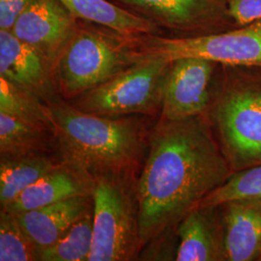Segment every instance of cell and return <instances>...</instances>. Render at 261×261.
<instances>
[{"label": "cell", "mask_w": 261, "mask_h": 261, "mask_svg": "<svg viewBox=\"0 0 261 261\" xmlns=\"http://www.w3.org/2000/svg\"><path fill=\"white\" fill-rule=\"evenodd\" d=\"M92 207L93 196H76L16 216L23 231L40 251L60 240Z\"/></svg>", "instance_id": "15"}, {"label": "cell", "mask_w": 261, "mask_h": 261, "mask_svg": "<svg viewBox=\"0 0 261 261\" xmlns=\"http://www.w3.org/2000/svg\"><path fill=\"white\" fill-rule=\"evenodd\" d=\"M261 196V166L234 172L210 193L199 206H215L241 197Z\"/></svg>", "instance_id": "22"}, {"label": "cell", "mask_w": 261, "mask_h": 261, "mask_svg": "<svg viewBox=\"0 0 261 261\" xmlns=\"http://www.w3.org/2000/svg\"><path fill=\"white\" fill-rule=\"evenodd\" d=\"M54 140L50 130L0 112L1 156H18L46 152Z\"/></svg>", "instance_id": "18"}, {"label": "cell", "mask_w": 261, "mask_h": 261, "mask_svg": "<svg viewBox=\"0 0 261 261\" xmlns=\"http://www.w3.org/2000/svg\"><path fill=\"white\" fill-rule=\"evenodd\" d=\"M225 261H261V196L219 204Z\"/></svg>", "instance_id": "13"}, {"label": "cell", "mask_w": 261, "mask_h": 261, "mask_svg": "<svg viewBox=\"0 0 261 261\" xmlns=\"http://www.w3.org/2000/svg\"><path fill=\"white\" fill-rule=\"evenodd\" d=\"M160 28L166 36L192 38L228 31L239 25L226 0H110Z\"/></svg>", "instance_id": "8"}, {"label": "cell", "mask_w": 261, "mask_h": 261, "mask_svg": "<svg viewBox=\"0 0 261 261\" xmlns=\"http://www.w3.org/2000/svg\"><path fill=\"white\" fill-rule=\"evenodd\" d=\"M220 64L198 57L171 61L166 80L160 119L181 120L204 116L212 97L215 74Z\"/></svg>", "instance_id": "9"}, {"label": "cell", "mask_w": 261, "mask_h": 261, "mask_svg": "<svg viewBox=\"0 0 261 261\" xmlns=\"http://www.w3.org/2000/svg\"><path fill=\"white\" fill-rule=\"evenodd\" d=\"M226 2L239 27L261 19V0H226Z\"/></svg>", "instance_id": "23"}, {"label": "cell", "mask_w": 261, "mask_h": 261, "mask_svg": "<svg viewBox=\"0 0 261 261\" xmlns=\"http://www.w3.org/2000/svg\"><path fill=\"white\" fill-rule=\"evenodd\" d=\"M93 246L87 261H128L137 257L140 242L137 183L130 174L95 178Z\"/></svg>", "instance_id": "5"}, {"label": "cell", "mask_w": 261, "mask_h": 261, "mask_svg": "<svg viewBox=\"0 0 261 261\" xmlns=\"http://www.w3.org/2000/svg\"><path fill=\"white\" fill-rule=\"evenodd\" d=\"M0 77L28 89L46 103L57 101L54 65L8 30H0Z\"/></svg>", "instance_id": "11"}, {"label": "cell", "mask_w": 261, "mask_h": 261, "mask_svg": "<svg viewBox=\"0 0 261 261\" xmlns=\"http://www.w3.org/2000/svg\"><path fill=\"white\" fill-rule=\"evenodd\" d=\"M204 116L233 173L261 166V67L220 64Z\"/></svg>", "instance_id": "3"}, {"label": "cell", "mask_w": 261, "mask_h": 261, "mask_svg": "<svg viewBox=\"0 0 261 261\" xmlns=\"http://www.w3.org/2000/svg\"><path fill=\"white\" fill-rule=\"evenodd\" d=\"M0 260H40L39 249L21 228L17 216L6 210L0 212Z\"/></svg>", "instance_id": "21"}, {"label": "cell", "mask_w": 261, "mask_h": 261, "mask_svg": "<svg viewBox=\"0 0 261 261\" xmlns=\"http://www.w3.org/2000/svg\"><path fill=\"white\" fill-rule=\"evenodd\" d=\"M30 0H0V30L10 31Z\"/></svg>", "instance_id": "24"}, {"label": "cell", "mask_w": 261, "mask_h": 261, "mask_svg": "<svg viewBox=\"0 0 261 261\" xmlns=\"http://www.w3.org/2000/svg\"><path fill=\"white\" fill-rule=\"evenodd\" d=\"M0 112L53 133L46 102L3 77H0Z\"/></svg>", "instance_id": "19"}, {"label": "cell", "mask_w": 261, "mask_h": 261, "mask_svg": "<svg viewBox=\"0 0 261 261\" xmlns=\"http://www.w3.org/2000/svg\"><path fill=\"white\" fill-rule=\"evenodd\" d=\"M46 106L62 160L84 168L95 178L130 174L140 164L146 149L140 120L96 115L59 101Z\"/></svg>", "instance_id": "2"}, {"label": "cell", "mask_w": 261, "mask_h": 261, "mask_svg": "<svg viewBox=\"0 0 261 261\" xmlns=\"http://www.w3.org/2000/svg\"><path fill=\"white\" fill-rule=\"evenodd\" d=\"M134 64L125 34L80 19L55 65L56 88L75 100Z\"/></svg>", "instance_id": "4"}, {"label": "cell", "mask_w": 261, "mask_h": 261, "mask_svg": "<svg viewBox=\"0 0 261 261\" xmlns=\"http://www.w3.org/2000/svg\"><path fill=\"white\" fill-rule=\"evenodd\" d=\"M81 20L111 28L125 35L165 33L148 20L141 19L110 0H60Z\"/></svg>", "instance_id": "16"}, {"label": "cell", "mask_w": 261, "mask_h": 261, "mask_svg": "<svg viewBox=\"0 0 261 261\" xmlns=\"http://www.w3.org/2000/svg\"><path fill=\"white\" fill-rule=\"evenodd\" d=\"M93 207L56 244L39 251L42 261L88 260L93 246Z\"/></svg>", "instance_id": "20"}, {"label": "cell", "mask_w": 261, "mask_h": 261, "mask_svg": "<svg viewBox=\"0 0 261 261\" xmlns=\"http://www.w3.org/2000/svg\"><path fill=\"white\" fill-rule=\"evenodd\" d=\"M137 181L141 247L182 219L233 173L205 116L160 119Z\"/></svg>", "instance_id": "1"}, {"label": "cell", "mask_w": 261, "mask_h": 261, "mask_svg": "<svg viewBox=\"0 0 261 261\" xmlns=\"http://www.w3.org/2000/svg\"><path fill=\"white\" fill-rule=\"evenodd\" d=\"M171 61H140L75 99L74 107L107 117L161 112Z\"/></svg>", "instance_id": "7"}, {"label": "cell", "mask_w": 261, "mask_h": 261, "mask_svg": "<svg viewBox=\"0 0 261 261\" xmlns=\"http://www.w3.org/2000/svg\"><path fill=\"white\" fill-rule=\"evenodd\" d=\"M175 260L225 261L224 231L219 206H198L175 228Z\"/></svg>", "instance_id": "14"}, {"label": "cell", "mask_w": 261, "mask_h": 261, "mask_svg": "<svg viewBox=\"0 0 261 261\" xmlns=\"http://www.w3.org/2000/svg\"><path fill=\"white\" fill-rule=\"evenodd\" d=\"M60 161L46 152L18 156H1L0 204L4 208L28 188L51 171Z\"/></svg>", "instance_id": "17"}, {"label": "cell", "mask_w": 261, "mask_h": 261, "mask_svg": "<svg viewBox=\"0 0 261 261\" xmlns=\"http://www.w3.org/2000/svg\"><path fill=\"white\" fill-rule=\"evenodd\" d=\"M136 63L198 57L221 65L261 67V19L221 33L199 37L126 35Z\"/></svg>", "instance_id": "6"}, {"label": "cell", "mask_w": 261, "mask_h": 261, "mask_svg": "<svg viewBox=\"0 0 261 261\" xmlns=\"http://www.w3.org/2000/svg\"><path fill=\"white\" fill-rule=\"evenodd\" d=\"M95 177L86 169L62 160L36 183L1 210L20 214L76 196H93Z\"/></svg>", "instance_id": "12"}, {"label": "cell", "mask_w": 261, "mask_h": 261, "mask_svg": "<svg viewBox=\"0 0 261 261\" xmlns=\"http://www.w3.org/2000/svg\"><path fill=\"white\" fill-rule=\"evenodd\" d=\"M79 21L60 0H30L10 31L55 67Z\"/></svg>", "instance_id": "10"}]
</instances>
